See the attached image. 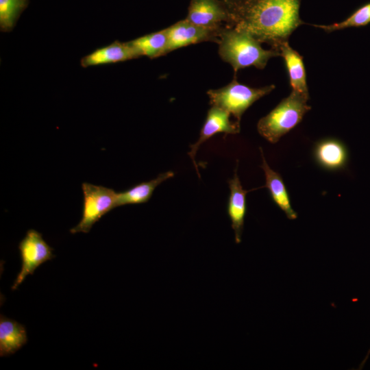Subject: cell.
I'll return each instance as SVG.
<instances>
[{"label":"cell","mask_w":370,"mask_h":370,"mask_svg":"<svg viewBox=\"0 0 370 370\" xmlns=\"http://www.w3.org/2000/svg\"><path fill=\"white\" fill-rule=\"evenodd\" d=\"M301 0H249L235 16L232 27L249 32L278 51L304 22L299 16Z\"/></svg>","instance_id":"6da1fadb"},{"label":"cell","mask_w":370,"mask_h":370,"mask_svg":"<svg viewBox=\"0 0 370 370\" xmlns=\"http://www.w3.org/2000/svg\"><path fill=\"white\" fill-rule=\"evenodd\" d=\"M206 27L195 25L185 18L167 28L166 55L176 49L203 42L218 43L223 27Z\"/></svg>","instance_id":"52a82bcc"},{"label":"cell","mask_w":370,"mask_h":370,"mask_svg":"<svg viewBox=\"0 0 370 370\" xmlns=\"http://www.w3.org/2000/svg\"><path fill=\"white\" fill-rule=\"evenodd\" d=\"M308 99L292 91L257 123L259 134L271 143L280 139L296 127L311 109Z\"/></svg>","instance_id":"3957f363"},{"label":"cell","mask_w":370,"mask_h":370,"mask_svg":"<svg viewBox=\"0 0 370 370\" xmlns=\"http://www.w3.org/2000/svg\"><path fill=\"white\" fill-rule=\"evenodd\" d=\"M185 19L206 27L232 26L230 14L218 0H190Z\"/></svg>","instance_id":"9c48e42d"},{"label":"cell","mask_w":370,"mask_h":370,"mask_svg":"<svg viewBox=\"0 0 370 370\" xmlns=\"http://www.w3.org/2000/svg\"><path fill=\"white\" fill-rule=\"evenodd\" d=\"M260 151L262 158L261 168L265 176V187L268 188L273 201L284 212L288 219H297V214L291 206L288 193L280 174L269 166L261 147Z\"/></svg>","instance_id":"4fadbf2b"},{"label":"cell","mask_w":370,"mask_h":370,"mask_svg":"<svg viewBox=\"0 0 370 370\" xmlns=\"http://www.w3.org/2000/svg\"><path fill=\"white\" fill-rule=\"evenodd\" d=\"M230 113L217 107L211 106L200 130L197 140L190 145L188 156L195 165L198 177H200L195 160V156L199 147L217 134H236L240 132V123L230 120Z\"/></svg>","instance_id":"ba28073f"},{"label":"cell","mask_w":370,"mask_h":370,"mask_svg":"<svg viewBox=\"0 0 370 370\" xmlns=\"http://www.w3.org/2000/svg\"><path fill=\"white\" fill-rule=\"evenodd\" d=\"M226 9L231 16L232 26L234 18L239 10L249 0H218Z\"/></svg>","instance_id":"ffe728a7"},{"label":"cell","mask_w":370,"mask_h":370,"mask_svg":"<svg viewBox=\"0 0 370 370\" xmlns=\"http://www.w3.org/2000/svg\"><path fill=\"white\" fill-rule=\"evenodd\" d=\"M238 162L234 169L233 177L227 181L230 188L227 212L231 221L234 233L235 242H241L244 221L247 212L246 195L249 191L243 188L237 174Z\"/></svg>","instance_id":"30bf717a"},{"label":"cell","mask_w":370,"mask_h":370,"mask_svg":"<svg viewBox=\"0 0 370 370\" xmlns=\"http://www.w3.org/2000/svg\"><path fill=\"white\" fill-rule=\"evenodd\" d=\"M275 88L271 84L252 88L238 82L236 77L221 88L207 91L211 106L219 107L233 115L240 123L244 112L256 101L269 94Z\"/></svg>","instance_id":"277c9868"},{"label":"cell","mask_w":370,"mask_h":370,"mask_svg":"<svg viewBox=\"0 0 370 370\" xmlns=\"http://www.w3.org/2000/svg\"><path fill=\"white\" fill-rule=\"evenodd\" d=\"M29 0H0V30L8 32L15 27Z\"/></svg>","instance_id":"ac0fdd59"},{"label":"cell","mask_w":370,"mask_h":370,"mask_svg":"<svg viewBox=\"0 0 370 370\" xmlns=\"http://www.w3.org/2000/svg\"><path fill=\"white\" fill-rule=\"evenodd\" d=\"M27 342L25 328L15 320L0 316V356H9Z\"/></svg>","instance_id":"5bb4252c"},{"label":"cell","mask_w":370,"mask_h":370,"mask_svg":"<svg viewBox=\"0 0 370 370\" xmlns=\"http://www.w3.org/2000/svg\"><path fill=\"white\" fill-rule=\"evenodd\" d=\"M21 258V269L18 273L12 290H16L28 275H32L34 271L42 263L55 257L53 248L43 239L41 233L30 229L18 244Z\"/></svg>","instance_id":"8992f818"},{"label":"cell","mask_w":370,"mask_h":370,"mask_svg":"<svg viewBox=\"0 0 370 370\" xmlns=\"http://www.w3.org/2000/svg\"><path fill=\"white\" fill-rule=\"evenodd\" d=\"M278 50L284 61L292 91L308 99L309 92L303 56L292 48L288 41L282 43Z\"/></svg>","instance_id":"7c38bea8"},{"label":"cell","mask_w":370,"mask_h":370,"mask_svg":"<svg viewBox=\"0 0 370 370\" xmlns=\"http://www.w3.org/2000/svg\"><path fill=\"white\" fill-rule=\"evenodd\" d=\"M174 173L168 171L160 173L156 177L149 181L143 182L134 186L118 193L117 207L127 204H140L147 202L153 191L163 182L173 177Z\"/></svg>","instance_id":"9a60e30c"},{"label":"cell","mask_w":370,"mask_h":370,"mask_svg":"<svg viewBox=\"0 0 370 370\" xmlns=\"http://www.w3.org/2000/svg\"><path fill=\"white\" fill-rule=\"evenodd\" d=\"M370 23V2H368L351 14L345 20L329 25H312L313 27L330 33L349 27H364Z\"/></svg>","instance_id":"d6986e66"},{"label":"cell","mask_w":370,"mask_h":370,"mask_svg":"<svg viewBox=\"0 0 370 370\" xmlns=\"http://www.w3.org/2000/svg\"><path fill=\"white\" fill-rule=\"evenodd\" d=\"M82 216L79 222L70 230L72 234L88 233L103 215L117 207L118 193L112 188L84 182Z\"/></svg>","instance_id":"5b68a950"},{"label":"cell","mask_w":370,"mask_h":370,"mask_svg":"<svg viewBox=\"0 0 370 370\" xmlns=\"http://www.w3.org/2000/svg\"><path fill=\"white\" fill-rule=\"evenodd\" d=\"M138 58L129 41L122 42L115 40L112 43L98 48L83 57L80 60V64L83 68H87L93 66L114 64Z\"/></svg>","instance_id":"8fae6325"},{"label":"cell","mask_w":370,"mask_h":370,"mask_svg":"<svg viewBox=\"0 0 370 370\" xmlns=\"http://www.w3.org/2000/svg\"><path fill=\"white\" fill-rule=\"evenodd\" d=\"M217 44L219 57L231 65L234 76L239 70L249 66L264 69L270 59L280 56L276 49H263L249 32L229 25L223 27Z\"/></svg>","instance_id":"7a4b0ae2"},{"label":"cell","mask_w":370,"mask_h":370,"mask_svg":"<svg viewBox=\"0 0 370 370\" xmlns=\"http://www.w3.org/2000/svg\"><path fill=\"white\" fill-rule=\"evenodd\" d=\"M314 156L317 162L323 168L337 170L345 166L347 151L341 141L328 138L317 143L314 149Z\"/></svg>","instance_id":"2e32d148"},{"label":"cell","mask_w":370,"mask_h":370,"mask_svg":"<svg viewBox=\"0 0 370 370\" xmlns=\"http://www.w3.org/2000/svg\"><path fill=\"white\" fill-rule=\"evenodd\" d=\"M138 57L146 56L150 59L166 55L167 45V28L150 33L129 41Z\"/></svg>","instance_id":"e0dca14e"}]
</instances>
